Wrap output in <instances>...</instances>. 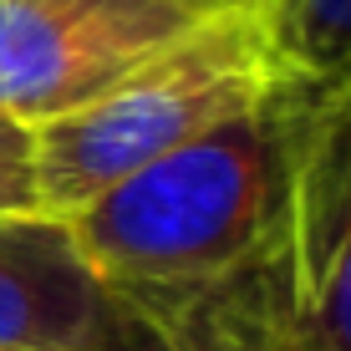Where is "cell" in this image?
I'll return each mask as SVG.
<instances>
[{"label": "cell", "instance_id": "5b68a950", "mask_svg": "<svg viewBox=\"0 0 351 351\" xmlns=\"http://www.w3.org/2000/svg\"><path fill=\"white\" fill-rule=\"evenodd\" d=\"M0 351H173L148 311L87 265L66 219H0Z\"/></svg>", "mask_w": 351, "mask_h": 351}, {"label": "cell", "instance_id": "52a82bcc", "mask_svg": "<svg viewBox=\"0 0 351 351\" xmlns=\"http://www.w3.org/2000/svg\"><path fill=\"white\" fill-rule=\"evenodd\" d=\"M173 351H306V341L290 331L270 265H265L245 285L224 290L209 306L193 311L173 331Z\"/></svg>", "mask_w": 351, "mask_h": 351}, {"label": "cell", "instance_id": "8992f818", "mask_svg": "<svg viewBox=\"0 0 351 351\" xmlns=\"http://www.w3.org/2000/svg\"><path fill=\"white\" fill-rule=\"evenodd\" d=\"M255 16L285 82L351 87V0H265Z\"/></svg>", "mask_w": 351, "mask_h": 351}, {"label": "cell", "instance_id": "3957f363", "mask_svg": "<svg viewBox=\"0 0 351 351\" xmlns=\"http://www.w3.org/2000/svg\"><path fill=\"white\" fill-rule=\"evenodd\" d=\"M285 209L270 280L306 351H351V87L280 77Z\"/></svg>", "mask_w": 351, "mask_h": 351}, {"label": "cell", "instance_id": "9c48e42d", "mask_svg": "<svg viewBox=\"0 0 351 351\" xmlns=\"http://www.w3.org/2000/svg\"><path fill=\"white\" fill-rule=\"evenodd\" d=\"M193 16H229V10H260L265 0H184Z\"/></svg>", "mask_w": 351, "mask_h": 351}, {"label": "cell", "instance_id": "277c9868", "mask_svg": "<svg viewBox=\"0 0 351 351\" xmlns=\"http://www.w3.org/2000/svg\"><path fill=\"white\" fill-rule=\"evenodd\" d=\"M199 21L184 0H0V112L31 128L66 117Z\"/></svg>", "mask_w": 351, "mask_h": 351}, {"label": "cell", "instance_id": "6da1fadb", "mask_svg": "<svg viewBox=\"0 0 351 351\" xmlns=\"http://www.w3.org/2000/svg\"><path fill=\"white\" fill-rule=\"evenodd\" d=\"M285 209L280 82L178 153L66 214L87 265L168 336L214 295L260 275Z\"/></svg>", "mask_w": 351, "mask_h": 351}, {"label": "cell", "instance_id": "ba28073f", "mask_svg": "<svg viewBox=\"0 0 351 351\" xmlns=\"http://www.w3.org/2000/svg\"><path fill=\"white\" fill-rule=\"evenodd\" d=\"M26 214H46L36 184V128L0 112V219Z\"/></svg>", "mask_w": 351, "mask_h": 351}, {"label": "cell", "instance_id": "7a4b0ae2", "mask_svg": "<svg viewBox=\"0 0 351 351\" xmlns=\"http://www.w3.org/2000/svg\"><path fill=\"white\" fill-rule=\"evenodd\" d=\"M280 82L255 10L199 21L168 51L87 107L36 128V184L41 209L66 219L128 173L178 153L224 117L255 107Z\"/></svg>", "mask_w": 351, "mask_h": 351}]
</instances>
